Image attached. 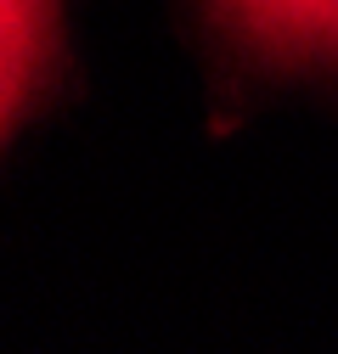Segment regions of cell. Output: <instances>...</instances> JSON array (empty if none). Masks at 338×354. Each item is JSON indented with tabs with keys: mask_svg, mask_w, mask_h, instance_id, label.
I'll return each instance as SVG.
<instances>
[{
	"mask_svg": "<svg viewBox=\"0 0 338 354\" xmlns=\"http://www.w3.org/2000/svg\"><path fill=\"white\" fill-rule=\"evenodd\" d=\"M215 12L265 57H338V0H215Z\"/></svg>",
	"mask_w": 338,
	"mask_h": 354,
	"instance_id": "obj_1",
	"label": "cell"
},
{
	"mask_svg": "<svg viewBox=\"0 0 338 354\" xmlns=\"http://www.w3.org/2000/svg\"><path fill=\"white\" fill-rule=\"evenodd\" d=\"M57 0H0V136L39 91L57 39Z\"/></svg>",
	"mask_w": 338,
	"mask_h": 354,
	"instance_id": "obj_2",
	"label": "cell"
}]
</instances>
